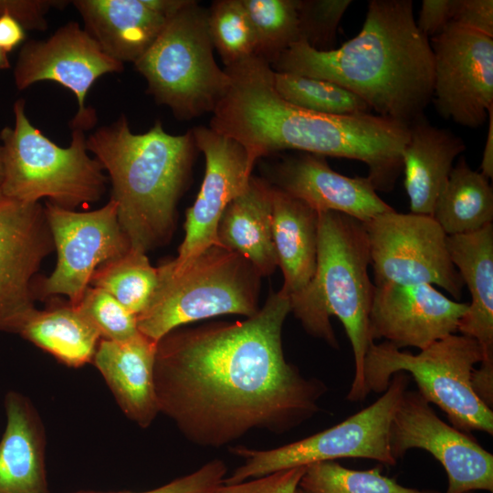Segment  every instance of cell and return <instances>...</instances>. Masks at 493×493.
Masks as SVG:
<instances>
[{
  "label": "cell",
  "mask_w": 493,
  "mask_h": 493,
  "mask_svg": "<svg viewBox=\"0 0 493 493\" xmlns=\"http://www.w3.org/2000/svg\"><path fill=\"white\" fill-rule=\"evenodd\" d=\"M288 299L272 293L242 321L177 328L156 344L159 412L202 447L219 448L253 430L282 434L313 417L328 391L285 359Z\"/></svg>",
  "instance_id": "cell-1"
},
{
  "label": "cell",
  "mask_w": 493,
  "mask_h": 493,
  "mask_svg": "<svg viewBox=\"0 0 493 493\" xmlns=\"http://www.w3.org/2000/svg\"><path fill=\"white\" fill-rule=\"evenodd\" d=\"M225 70L230 85L209 127L239 142L253 167L260 157L297 150L361 161L376 191L393 188L409 126L371 112L328 115L294 106L277 93L270 64L255 54Z\"/></svg>",
  "instance_id": "cell-2"
},
{
  "label": "cell",
  "mask_w": 493,
  "mask_h": 493,
  "mask_svg": "<svg viewBox=\"0 0 493 493\" xmlns=\"http://www.w3.org/2000/svg\"><path fill=\"white\" fill-rule=\"evenodd\" d=\"M271 68L336 83L377 115L407 126L433 98L434 53L412 0H371L361 31L340 47L319 51L299 39Z\"/></svg>",
  "instance_id": "cell-3"
},
{
  "label": "cell",
  "mask_w": 493,
  "mask_h": 493,
  "mask_svg": "<svg viewBox=\"0 0 493 493\" xmlns=\"http://www.w3.org/2000/svg\"><path fill=\"white\" fill-rule=\"evenodd\" d=\"M87 148L108 173L120 226L131 248L147 251L173 232L176 205L198 150L192 130L166 132L160 121L133 133L124 115L87 137Z\"/></svg>",
  "instance_id": "cell-4"
},
{
  "label": "cell",
  "mask_w": 493,
  "mask_h": 493,
  "mask_svg": "<svg viewBox=\"0 0 493 493\" xmlns=\"http://www.w3.org/2000/svg\"><path fill=\"white\" fill-rule=\"evenodd\" d=\"M317 266L308 287L289 300L290 312L311 336L334 349L339 343L330 323L336 316L345 330L354 356V377L347 394L362 402L368 393L363 383V362L372 342L369 315L374 285L368 268L369 242L364 224L350 215L318 213Z\"/></svg>",
  "instance_id": "cell-5"
},
{
  "label": "cell",
  "mask_w": 493,
  "mask_h": 493,
  "mask_svg": "<svg viewBox=\"0 0 493 493\" xmlns=\"http://www.w3.org/2000/svg\"><path fill=\"white\" fill-rule=\"evenodd\" d=\"M158 283L137 319L153 341L187 323L226 314L246 318L258 310L260 274L245 257L213 245L179 268L157 267Z\"/></svg>",
  "instance_id": "cell-6"
},
{
  "label": "cell",
  "mask_w": 493,
  "mask_h": 493,
  "mask_svg": "<svg viewBox=\"0 0 493 493\" xmlns=\"http://www.w3.org/2000/svg\"><path fill=\"white\" fill-rule=\"evenodd\" d=\"M14 114V127L0 132L3 194L24 203L47 198L68 210L101 199L109 178L101 164L89 155L84 131L72 129L70 145L62 148L31 124L24 100L15 102Z\"/></svg>",
  "instance_id": "cell-7"
},
{
  "label": "cell",
  "mask_w": 493,
  "mask_h": 493,
  "mask_svg": "<svg viewBox=\"0 0 493 493\" xmlns=\"http://www.w3.org/2000/svg\"><path fill=\"white\" fill-rule=\"evenodd\" d=\"M483 360L478 342L462 334H451L417 354L401 351L391 343L372 342L363 362L366 393H383L396 372H409L418 392L428 403L436 404L451 425L493 435V411L474 393L471 375Z\"/></svg>",
  "instance_id": "cell-8"
},
{
  "label": "cell",
  "mask_w": 493,
  "mask_h": 493,
  "mask_svg": "<svg viewBox=\"0 0 493 493\" xmlns=\"http://www.w3.org/2000/svg\"><path fill=\"white\" fill-rule=\"evenodd\" d=\"M207 16L208 9L187 0L134 63L147 91L182 121L213 113L230 85L215 60Z\"/></svg>",
  "instance_id": "cell-9"
},
{
  "label": "cell",
  "mask_w": 493,
  "mask_h": 493,
  "mask_svg": "<svg viewBox=\"0 0 493 493\" xmlns=\"http://www.w3.org/2000/svg\"><path fill=\"white\" fill-rule=\"evenodd\" d=\"M406 372L394 373L388 388L373 404L326 430L271 449L234 446L241 466L224 484H236L278 471L339 458H364L393 467L397 461L389 447L392 419L407 390Z\"/></svg>",
  "instance_id": "cell-10"
},
{
  "label": "cell",
  "mask_w": 493,
  "mask_h": 493,
  "mask_svg": "<svg viewBox=\"0 0 493 493\" xmlns=\"http://www.w3.org/2000/svg\"><path fill=\"white\" fill-rule=\"evenodd\" d=\"M363 224L374 285L435 284L461 299L465 285L450 259L446 235L431 215L393 209Z\"/></svg>",
  "instance_id": "cell-11"
},
{
  "label": "cell",
  "mask_w": 493,
  "mask_h": 493,
  "mask_svg": "<svg viewBox=\"0 0 493 493\" xmlns=\"http://www.w3.org/2000/svg\"><path fill=\"white\" fill-rule=\"evenodd\" d=\"M44 208L58 258L50 276L33 284L34 297L63 295L77 305L98 267L131 248L117 204L110 199L99 209L78 212L47 201Z\"/></svg>",
  "instance_id": "cell-12"
},
{
  "label": "cell",
  "mask_w": 493,
  "mask_h": 493,
  "mask_svg": "<svg viewBox=\"0 0 493 493\" xmlns=\"http://www.w3.org/2000/svg\"><path fill=\"white\" fill-rule=\"evenodd\" d=\"M389 447L396 461L412 448L430 453L447 474L446 493L493 492V455L440 419L417 390L403 395L390 425Z\"/></svg>",
  "instance_id": "cell-13"
},
{
  "label": "cell",
  "mask_w": 493,
  "mask_h": 493,
  "mask_svg": "<svg viewBox=\"0 0 493 493\" xmlns=\"http://www.w3.org/2000/svg\"><path fill=\"white\" fill-rule=\"evenodd\" d=\"M429 40L435 60L432 101L438 114L478 128L493 108V37L451 22Z\"/></svg>",
  "instance_id": "cell-14"
},
{
  "label": "cell",
  "mask_w": 493,
  "mask_h": 493,
  "mask_svg": "<svg viewBox=\"0 0 493 493\" xmlns=\"http://www.w3.org/2000/svg\"><path fill=\"white\" fill-rule=\"evenodd\" d=\"M122 70L121 62L110 57L78 23L69 22L47 39L26 41L14 78L20 90L51 80L72 91L79 109L69 126L85 131L97 122L95 110L86 105L89 89L102 75Z\"/></svg>",
  "instance_id": "cell-15"
},
{
  "label": "cell",
  "mask_w": 493,
  "mask_h": 493,
  "mask_svg": "<svg viewBox=\"0 0 493 493\" xmlns=\"http://www.w3.org/2000/svg\"><path fill=\"white\" fill-rule=\"evenodd\" d=\"M54 243L40 203H24L0 190V330L17 333L34 304V277Z\"/></svg>",
  "instance_id": "cell-16"
},
{
  "label": "cell",
  "mask_w": 493,
  "mask_h": 493,
  "mask_svg": "<svg viewBox=\"0 0 493 493\" xmlns=\"http://www.w3.org/2000/svg\"><path fill=\"white\" fill-rule=\"evenodd\" d=\"M195 145L205 158V173L198 195L186 212L184 238L178 255L169 260L179 268L217 243V227L227 205L246 187L253 166L246 149L211 127L192 129Z\"/></svg>",
  "instance_id": "cell-17"
},
{
  "label": "cell",
  "mask_w": 493,
  "mask_h": 493,
  "mask_svg": "<svg viewBox=\"0 0 493 493\" xmlns=\"http://www.w3.org/2000/svg\"><path fill=\"white\" fill-rule=\"evenodd\" d=\"M374 285V284H373ZM468 303L451 299L433 285H374L369 315L372 341L385 339L397 349L420 351L457 332Z\"/></svg>",
  "instance_id": "cell-18"
},
{
  "label": "cell",
  "mask_w": 493,
  "mask_h": 493,
  "mask_svg": "<svg viewBox=\"0 0 493 493\" xmlns=\"http://www.w3.org/2000/svg\"><path fill=\"white\" fill-rule=\"evenodd\" d=\"M277 188L316 212L333 211L367 223L393 210L367 177H349L332 170L324 156L301 152L286 157L275 171Z\"/></svg>",
  "instance_id": "cell-19"
},
{
  "label": "cell",
  "mask_w": 493,
  "mask_h": 493,
  "mask_svg": "<svg viewBox=\"0 0 493 493\" xmlns=\"http://www.w3.org/2000/svg\"><path fill=\"white\" fill-rule=\"evenodd\" d=\"M187 0H77L85 30L112 58L135 63Z\"/></svg>",
  "instance_id": "cell-20"
},
{
  "label": "cell",
  "mask_w": 493,
  "mask_h": 493,
  "mask_svg": "<svg viewBox=\"0 0 493 493\" xmlns=\"http://www.w3.org/2000/svg\"><path fill=\"white\" fill-rule=\"evenodd\" d=\"M156 344L142 333L125 341L100 339L92 360L121 411L142 428L160 413L154 387Z\"/></svg>",
  "instance_id": "cell-21"
},
{
  "label": "cell",
  "mask_w": 493,
  "mask_h": 493,
  "mask_svg": "<svg viewBox=\"0 0 493 493\" xmlns=\"http://www.w3.org/2000/svg\"><path fill=\"white\" fill-rule=\"evenodd\" d=\"M446 245L450 259L471 295L457 331L478 342L482 362L493 363V225L446 236Z\"/></svg>",
  "instance_id": "cell-22"
},
{
  "label": "cell",
  "mask_w": 493,
  "mask_h": 493,
  "mask_svg": "<svg viewBox=\"0 0 493 493\" xmlns=\"http://www.w3.org/2000/svg\"><path fill=\"white\" fill-rule=\"evenodd\" d=\"M465 149L461 137L431 124L425 114L409 125L402 162L411 213L432 216L454 161Z\"/></svg>",
  "instance_id": "cell-23"
},
{
  "label": "cell",
  "mask_w": 493,
  "mask_h": 493,
  "mask_svg": "<svg viewBox=\"0 0 493 493\" xmlns=\"http://www.w3.org/2000/svg\"><path fill=\"white\" fill-rule=\"evenodd\" d=\"M6 425L0 440V493H50L40 418L22 394L5 398Z\"/></svg>",
  "instance_id": "cell-24"
},
{
  "label": "cell",
  "mask_w": 493,
  "mask_h": 493,
  "mask_svg": "<svg viewBox=\"0 0 493 493\" xmlns=\"http://www.w3.org/2000/svg\"><path fill=\"white\" fill-rule=\"evenodd\" d=\"M272 188V237L284 278L279 291L290 299L300 294L314 277L319 215L304 202Z\"/></svg>",
  "instance_id": "cell-25"
},
{
  "label": "cell",
  "mask_w": 493,
  "mask_h": 493,
  "mask_svg": "<svg viewBox=\"0 0 493 493\" xmlns=\"http://www.w3.org/2000/svg\"><path fill=\"white\" fill-rule=\"evenodd\" d=\"M272 186L250 176L246 189L226 208L217 227L218 245L249 260L260 276L278 267L272 237Z\"/></svg>",
  "instance_id": "cell-26"
},
{
  "label": "cell",
  "mask_w": 493,
  "mask_h": 493,
  "mask_svg": "<svg viewBox=\"0 0 493 493\" xmlns=\"http://www.w3.org/2000/svg\"><path fill=\"white\" fill-rule=\"evenodd\" d=\"M17 334L70 367L91 362L101 339L77 306L58 299L36 309Z\"/></svg>",
  "instance_id": "cell-27"
},
{
  "label": "cell",
  "mask_w": 493,
  "mask_h": 493,
  "mask_svg": "<svg viewBox=\"0 0 493 493\" xmlns=\"http://www.w3.org/2000/svg\"><path fill=\"white\" fill-rule=\"evenodd\" d=\"M432 217L446 236L474 232L492 224V186L480 172L471 169L464 156L453 166Z\"/></svg>",
  "instance_id": "cell-28"
},
{
  "label": "cell",
  "mask_w": 493,
  "mask_h": 493,
  "mask_svg": "<svg viewBox=\"0 0 493 493\" xmlns=\"http://www.w3.org/2000/svg\"><path fill=\"white\" fill-rule=\"evenodd\" d=\"M157 283V267L146 253L130 248L99 266L89 286L106 291L137 317L147 307Z\"/></svg>",
  "instance_id": "cell-29"
},
{
  "label": "cell",
  "mask_w": 493,
  "mask_h": 493,
  "mask_svg": "<svg viewBox=\"0 0 493 493\" xmlns=\"http://www.w3.org/2000/svg\"><path fill=\"white\" fill-rule=\"evenodd\" d=\"M274 88L287 102L299 108L328 115L370 113L360 97L324 79L274 71Z\"/></svg>",
  "instance_id": "cell-30"
},
{
  "label": "cell",
  "mask_w": 493,
  "mask_h": 493,
  "mask_svg": "<svg viewBox=\"0 0 493 493\" xmlns=\"http://www.w3.org/2000/svg\"><path fill=\"white\" fill-rule=\"evenodd\" d=\"M299 488L306 493H441L401 486L382 475V466L369 470H353L336 461L307 466Z\"/></svg>",
  "instance_id": "cell-31"
},
{
  "label": "cell",
  "mask_w": 493,
  "mask_h": 493,
  "mask_svg": "<svg viewBox=\"0 0 493 493\" xmlns=\"http://www.w3.org/2000/svg\"><path fill=\"white\" fill-rule=\"evenodd\" d=\"M242 3L256 35L255 55L271 66L299 40L298 0H242Z\"/></svg>",
  "instance_id": "cell-32"
},
{
  "label": "cell",
  "mask_w": 493,
  "mask_h": 493,
  "mask_svg": "<svg viewBox=\"0 0 493 493\" xmlns=\"http://www.w3.org/2000/svg\"><path fill=\"white\" fill-rule=\"evenodd\" d=\"M208 29L226 67L256 53V35L242 0H215L208 9Z\"/></svg>",
  "instance_id": "cell-33"
},
{
  "label": "cell",
  "mask_w": 493,
  "mask_h": 493,
  "mask_svg": "<svg viewBox=\"0 0 493 493\" xmlns=\"http://www.w3.org/2000/svg\"><path fill=\"white\" fill-rule=\"evenodd\" d=\"M75 306L96 328L101 339L125 341L141 334L136 316L102 289L89 286Z\"/></svg>",
  "instance_id": "cell-34"
},
{
  "label": "cell",
  "mask_w": 493,
  "mask_h": 493,
  "mask_svg": "<svg viewBox=\"0 0 493 493\" xmlns=\"http://www.w3.org/2000/svg\"><path fill=\"white\" fill-rule=\"evenodd\" d=\"M351 0H298L299 39L319 51L334 49L339 24Z\"/></svg>",
  "instance_id": "cell-35"
},
{
  "label": "cell",
  "mask_w": 493,
  "mask_h": 493,
  "mask_svg": "<svg viewBox=\"0 0 493 493\" xmlns=\"http://www.w3.org/2000/svg\"><path fill=\"white\" fill-rule=\"evenodd\" d=\"M227 467L221 459H213L192 473L177 477L161 487L141 492L81 490L74 493H216L224 485Z\"/></svg>",
  "instance_id": "cell-36"
},
{
  "label": "cell",
  "mask_w": 493,
  "mask_h": 493,
  "mask_svg": "<svg viewBox=\"0 0 493 493\" xmlns=\"http://www.w3.org/2000/svg\"><path fill=\"white\" fill-rule=\"evenodd\" d=\"M305 468L294 467L236 484H224L216 493H294Z\"/></svg>",
  "instance_id": "cell-37"
},
{
  "label": "cell",
  "mask_w": 493,
  "mask_h": 493,
  "mask_svg": "<svg viewBox=\"0 0 493 493\" xmlns=\"http://www.w3.org/2000/svg\"><path fill=\"white\" fill-rule=\"evenodd\" d=\"M68 1L54 0H0V16L16 19L25 29L45 30L46 16L53 7H63Z\"/></svg>",
  "instance_id": "cell-38"
},
{
  "label": "cell",
  "mask_w": 493,
  "mask_h": 493,
  "mask_svg": "<svg viewBox=\"0 0 493 493\" xmlns=\"http://www.w3.org/2000/svg\"><path fill=\"white\" fill-rule=\"evenodd\" d=\"M451 22L493 37V1L456 0Z\"/></svg>",
  "instance_id": "cell-39"
},
{
  "label": "cell",
  "mask_w": 493,
  "mask_h": 493,
  "mask_svg": "<svg viewBox=\"0 0 493 493\" xmlns=\"http://www.w3.org/2000/svg\"><path fill=\"white\" fill-rule=\"evenodd\" d=\"M456 0H423L416 26L429 39L451 23Z\"/></svg>",
  "instance_id": "cell-40"
},
{
  "label": "cell",
  "mask_w": 493,
  "mask_h": 493,
  "mask_svg": "<svg viewBox=\"0 0 493 493\" xmlns=\"http://www.w3.org/2000/svg\"><path fill=\"white\" fill-rule=\"evenodd\" d=\"M26 38L25 28L13 17L0 16V48L6 54L19 46Z\"/></svg>",
  "instance_id": "cell-41"
},
{
  "label": "cell",
  "mask_w": 493,
  "mask_h": 493,
  "mask_svg": "<svg viewBox=\"0 0 493 493\" xmlns=\"http://www.w3.org/2000/svg\"><path fill=\"white\" fill-rule=\"evenodd\" d=\"M488 129L482 154L480 173L488 180L493 178V108L488 113Z\"/></svg>",
  "instance_id": "cell-42"
},
{
  "label": "cell",
  "mask_w": 493,
  "mask_h": 493,
  "mask_svg": "<svg viewBox=\"0 0 493 493\" xmlns=\"http://www.w3.org/2000/svg\"><path fill=\"white\" fill-rule=\"evenodd\" d=\"M10 67L7 55L0 48V69H5Z\"/></svg>",
  "instance_id": "cell-43"
},
{
  "label": "cell",
  "mask_w": 493,
  "mask_h": 493,
  "mask_svg": "<svg viewBox=\"0 0 493 493\" xmlns=\"http://www.w3.org/2000/svg\"><path fill=\"white\" fill-rule=\"evenodd\" d=\"M5 170H4V155H3V147L0 144V188L4 181Z\"/></svg>",
  "instance_id": "cell-44"
},
{
  "label": "cell",
  "mask_w": 493,
  "mask_h": 493,
  "mask_svg": "<svg viewBox=\"0 0 493 493\" xmlns=\"http://www.w3.org/2000/svg\"><path fill=\"white\" fill-rule=\"evenodd\" d=\"M294 493H306L301 488H298Z\"/></svg>",
  "instance_id": "cell-45"
}]
</instances>
